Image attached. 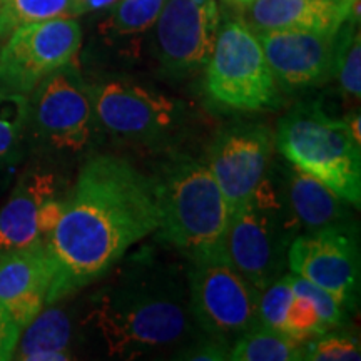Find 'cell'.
<instances>
[{
	"mask_svg": "<svg viewBox=\"0 0 361 361\" xmlns=\"http://www.w3.org/2000/svg\"><path fill=\"white\" fill-rule=\"evenodd\" d=\"M204 87L211 101L228 109L259 112L281 106V94L258 35L239 19L221 24L206 64Z\"/></svg>",
	"mask_w": 361,
	"mask_h": 361,
	"instance_id": "obj_7",
	"label": "cell"
},
{
	"mask_svg": "<svg viewBox=\"0 0 361 361\" xmlns=\"http://www.w3.org/2000/svg\"><path fill=\"white\" fill-rule=\"evenodd\" d=\"M74 323L64 308L45 305L20 331L12 358L24 361H66L74 358Z\"/></svg>",
	"mask_w": 361,
	"mask_h": 361,
	"instance_id": "obj_19",
	"label": "cell"
},
{
	"mask_svg": "<svg viewBox=\"0 0 361 361\" xmlns=\"http://www.w3.org/2000/svg\"><path fill=\"white\" fill-rule=\"evenodd\" d=\"M27 96L0 89V184L13 173L27 151Z\"/></svg>",
	"mask_w": 361,
	"mask_h": 361,
	"instance_id": "obj_20",
	"label": "cell"
},
{
	"mask_svg": "<svg viewBox=\"0 0 361 361\" xmlns=\"http://www.w3.org/2000/svg\"><path fill=\"white\" fill-rule=\"evenodd\" d=\"M243 22L255 34L268 30L306 29L338 32L351 16L343 0H252Z\"/></svg>",
	"mask_w": 361,
	"mask_h": 361,
	"instance_id": "obj_17",
	"label": "cell"
},
{
	"mask_svg": "<svg viewBox=\"0 0 361 361\" xmlns=\"http://www.w3.org/2000/svg\"><path fill=\"white\" fill-rule=\"evenodd\" d=\"M231 346L216 340V338L206 336V340L192 343L188 348L180 350L176 360H194V361H226L229 360Z\"/></svg>",
	"mask_w": 361,
	"mask_h": 361,
	"instance_id": "obj_29",
	"label": "cell"
},
{
	"mask_svg": "<svg viewBox=\"0 0 361 361\" xmlns=\"http://www.w3.org/2000/svg\"><path fill=\"white\" fill-rule=\"evenodd\" d=\"M189 310L206 336L231 346L259 323V291L231 264L224 251L191 261Z\"/></svg>",
	"mask_w": 361,
	"mask_h": 361,
	"instance_id": "obj_8",
	"label": "cell"
},
{
	"mask_svg": "<svg viewBox=\"0 0 361 361\" xmlns=\"http://www.w3.org/2000/svg\"><path fill=\"white\" fill-rule=\"evenodd\" d=\"M164 0H119L104 22V32L114 37L142 34L156 24Z\"/></svg>",
	"mask_w": 361,
	"mask_h": 361,
	"instance_id": "obj_23",
	"label": "cell"
},
{
	"mask_svg": "<svg viewBox=\"0 0 361 361\" xmlns=\"http://www.w3.org/2000/svg\"><path fill=\"white\" fill-rule=\"evenodd\" d=\"M291 273L331 293L346 310L360 288V247L355 224L301 233L288 247Z\"/></svg>",
	"mask_w": 361,
	"mask_h": 361,
	"instance_id": "obj_12",
	"label": "cell"
},
{
	"mask_svg": "<svg viewBox=\"0 0 361 361\" xmlns=\"http://www.w3.org/2000/svg\"><path fill=\"white\" fill-rule=\"evenodd\" d=\"M355 24H360V20L348 17L340 27L335 75L340 80L343 94L358 102L361 97V39Z\"/></svg>",
	"mask_w": 361,
	"mask_h": 361,
	"instance_id": "obj_24",
	"label": "cell"
},
{
	"mask_svg": "<svg viewBox=\"0 0 361 361\" xmlns=\"http://www.w3.org/2000/svg\"><path fill=\"white\" fill-rule=\"evenodd\" d=\"M119 264L116 278L90 298L87 314L107 355L134 358L183 340L191 310L178 266L144 252Z\"/></svg>",
	"mask_w": 361,
	"mask_h": 361,
	"instance_id": "obj_2",
	"label": "cell"
},
{
	"mask_svg": "<svg viewBox=\"0 0 361 361\" xmlns=\"http://www.w3.org/2000/svg\"><path fill=\"white\" fill-rule=\"evenodd\" d=\"M52 264L44 243L0 255V305L24 329L45 306Z\"/></svg>",
	"mask_w": 361,
	"mask_h": 361,
	"instance_id": "obj_16",
	"label": "cell"
},
{
	"mask_svg": "<svg viewBox=\"0 0 361 361\" xmlns=\"http://www.w3.org/2000/svg\"><path fill=\"white\" fill-rule=\"evenodd\" d=\"M303 360L310 361H358L361 346L358 338L346 333H323L305 343Z\"/></svg>",
	"mask_w": 361,
	"mask_h": 361,
	"instance_id": "obj_26",
	"label": "cell"
},
{
	"mask_svg": "<svg viewBox=\"0 0 361 361\" xmlns=\"http://www.w3.org/2000/svg\"><path fill=\"white\" fill-rule=\"evenodd\" d=\"M159 228L157 238L191 261L224 251L229 211L223 191L202 161L174 156L154 174Z\"/></svg>",
	"mask_w": 361,
	"mask_h": 361,
	"instance_id": "obj_3",
	"label": "cell"
},
{
	"mask_svg": "<svg viewBox=\"0 0 361 361\" xmlns=\"http://www.w3.org/2000/svg\"><path fill=\"white\" fill-rule=\"evenodd\" d=\"M274 146L295 168L305 171L348 201L361 204V144L345 119L329 116L322 102L298 104L278 123Z\"/></svg>",
	"mask_w": 361,
	"mask_h": 361,
	"instance_id": "obj_4",
	"label": "cell"
},
{
	"mask_svg": "<svg viewBox=\"0 0 361 361\" xmlns=\"http://www.w3.org/2000/svg\"><path fill=\"white\" fill-rule=\"evenodd\" d=\"M27 149L47 157L89 149L97 129L89 84L74 62L44 78L27 96Z\"/></svg>",
	"mask_w": 361,
	"mask_h": 361,
	"instance_id": "obj_6",
	"label": "cell"
},
{
	"mask_svg": "<svg viewBox=\"0 0 361 361\" xmlns=\"http://www.w3.org/2000/svg\"><path fill=\"white\" fill-rule=\"evenodd\" d=\"M291 288L295 295L305 296L313 303V306L318 311V316L328 329H335L341 326L346 322V310L340 301L336 300L331 293H328L323 288L316 286L314 283L308 281V279L298 276V274L291 273Z\"/></svg>",
	"mask_w": 361,
	"mask_h": 361,
	"instance_id": "obj_27",
	"label": "cell"
},
{
	"mask_svg": "<svg viewBox=\"0 0 361 361\" xmlns=\"http://www.w3.org/2000/svg\"><path fill=\"white\" fill-rule=\"evenodd\" d=\"M66 191V180L54 168L42 164L27 168L0 209V255L44 243L39 233L40 207Z\"/></svg>",
	"mask_w": 361,
	"mask_h": 361,
	"instance_id": "obj_15",
	"label": "cell"
},
{
	"mask_svg": "<svg viewBox=\"0 0 361 361\" xmlns=\"http://www.w3.org/2000/svg\"><path fill=\"white\" fill-rule=\"evenodd\" d=\"M82 29L75 19H52L12 30L0 45V89L29 96L44 78L78 56Z\"/></svg>",
	"mask_w": 361,
	"mask_h": 361,
	"instance_id": "obj_10",
	"label": "cell"
},
{
	"mask_svg": "<svg viewBox=\"0 0 361 361\" xmlns=\"http://www.w3.org/2000/svg\"><path fill=\"white\" fill-rule=\"evenodd\" d=\"M343 2H345L348 7H351V6H353V4L356 2V0H343Z\"/></svg>",
	"mask_w": 361,
	"mask_h": 361,
	"instance_id": "obj_34",
	"label": "cell"
},
{
	"mask_svg": "<svg viewBox=\"0 0 361 361\" xmlns=\"http://www.w3.org/2000/svg\"><path fill=\"white\" fill-rule=\"evenodd\" d=\"M274 134L263 124H239L216 135L207 151V168L223 191L229 218L268 174Z\"/></svg>",
	"mask_w": 361,
	"mask_h": 361,
	"instance_id": "obj_13",
	"label": "cell"
},
{
	"mask_svg": "<svg viewBox=\"0 0 361 361\" xmlns=\"http://www.w3.org/2000/svg\"><path fill=\"white\" fill-rule=\"evenodd\" d=\"M281 191L288 209L301 233L353 224L351 204L326 184L291 166L284 174Z\"/></svg>",
	"mask_w": 361,
	"mask_h": 361,
	"instance_id": "obj_18",
	"label": "cell"
},
{
	"mask_svg": "<svg viewBox=\"0 0 361 361\" xmlns=\"http://www.w3.org/2000/svg\"><path fill=\"white\" fill-rule=\"evenodd\" d=\"M295 293L291 288V274L284 273L281 278L259 291L258 319L263 326L278 329L284 333L286 313L290 308Z\"/></svg>",
	"mask_w": 361,
	"mask_h": 361,
	"instance_id": "obj_25",
	"label": "cell"
},
{
	"mask_svg": "<svg viewBox=\"0 0 361 361\" xmlns=\"http://www.w3.org/2000/svg\"><path fill=\"white\" fill-rule=\"evenodd\" d=\"M256 35L279 90L300 92L335 78L340 30L283 29Z\"/></svg>",
	"mask_w": 361,
	"mask_h": 361,
	"instance_id": "obj_14",
	"label": "cell"
},
{
	"mask_svg": "<svg viewBox=\"0 0 361 361\" xmlns=\"http://www.w3.org/2000/svg\"><path fill=\"white\" fill-rule=\"evenodd\" d=\"M75 17V0H0V44L20 25Z\"/></svg>",
	"mask_w": 361,
	"mask_h": 361,
	"instance_id": "obj_22",
	"label": "cell"
},
{
	"mask_svg": "<svg viewBox=\"0 0 361 361\" xmlns=\"http://www.w3.org/2000/svg\"><path fill=\"white\" fill-rule=\"evenodd\" d=\"M345 123L348 126L350 134L358 144H361V116L360 112H351L348 117H345Z\"/></svg>",
	"mask_w": 361,
	"mask_h": 361,
	"instance_id": "obj_32",
	"label": "cell"
},
{
	"mask_svg": "<svg viewBox=\"0 0 361 361\" xmlns=\"http://www.w3.org/2000/svg\"><path fill=\"white\" fill-rule=\"evenodd\" d=\"M89 90L99 126L121 142L152 146L180 126L183 106L157 90L119 79L89 84Z\"/></svg>",
	"mask_w": 361,
	"mask_h": 361,
	"instance_id": "obj_9",
	"label": "cell"
},
{
	"mask_svg": "<svg viewBox=\"0 0 361 361\" xmlns=\"http://www.w3.org/2000/svg\"><path fill=\"white\" fill-rule=\"evenodd\" d=\"M157 228L159 209L151 176L124 157H90L67 189L61 219L44 243L52 264L45 305L106 278L130 247Z\"/></svg>",
	"mask_w": 361,
	"mask_h": 361,
	"instance_id": "obj_1",
	"label": "cell"
},
{
	"mask_svg": "<svg viewBox=\"0 0 361 361\" xmlns=\"http://www.w3.org/2000/svg\"><path fill=\"white\" fill-rule=\"evenodd\" d=\"M326 331H329V329L323 324L313 303H311L308 298L295 295L286 313L284 333L291 336L293 340L306 343L311 338L323 335Z\"/></svg>",
	"mask_w": 361,
	"mask_h": 361,
	"instance_id": "obj_28",
	"label": "cell"
},
{
	"mask_svg": "<svg viewBox=\"0 0 361 361\" xmlns=\"http://www.w3.org/2000/svg\"><path fill=\"white\" fill-rule=\"evenodd\" d=\"M119 0H75V6H78L79 16L87 12H96L102 11V8H109L114 6Z\"/></svg>",
	"mask_w": 361,
	"mask_h": 361,
	"instance_id": "obj_31",
	"label": "cell"
},
{
	"mask_svg": "<svg viewBox=\"0 0 361 361\" xmlns=\"http://www.w3.org/2000/svg\"><path fill=\"white\" fill-rule=\"evenodd\" d=\"M221 27L216 0H164L156 20V56L173 78L206 67Z\"/></svg>",
	"mask_w": 361,
	"mask_h": 361,
	"instance_id": "obj_11",
	"label": "cell"
},
{
	"mask_svg": "<svg viewBox=\"0 0 361 361\" xmlns=\"http://www.w3.org/2000/svg\"><path fill=\"white\" fill-rule=\"evenodd\" d=\"M305 343L278 329L256 326L243 333L231 345L229 360L234 361H296L303 360Z\"/></svg>",
	"mask_w": 361,
	"mask_h": 361,
	"instance_id": "obj_21",
	"label": "cell"
},
{
	"mask_svg": "<svg viewBox=\"0 0 361 361\" xmlns=\"http://www.w3.org/2000/svg\"><path fill=\"white\" fill-rule=\"evenodd\" d=\"M20 331L22 329L12 314L0 305V361L12 360Z\"/></svg>",
	"mask_w": 361,
	"mask_h": 361,
	"instance_id": "obj_30",
	"label": "cell"
},
{
	"mask_svg": "<svg viewBox=\"0 0 361 361\" xmlns=\"http://www.w3.org/2000/svg\"><path fill=\"white\" fill-rule=\"evenodd\" d=\"M234 4H238V6H247V4H251L252 0H233Z\"/></svg>",
	"mask_w": 361,
	"mask_h": 361,
	"instance_id": "obj_33",
	"label": "cell"
},
{
	"mask_svg": "<svg viewBox=\"0 0 361 361\" xmlns=\"http://www.w3.org/2000/svg\"><path fill=\"white\" fill-rule=\"evenodd\" d=\"M301 234L284 201L281 184L264 176L251 197L229 218L224 252L258 291L288 269V247Z\"/></svg>",
	"mask_w": 361,
	"mask_h": 361,
	"instance_id": "obj_5",
	"label": "cell"
}]
</instances>
